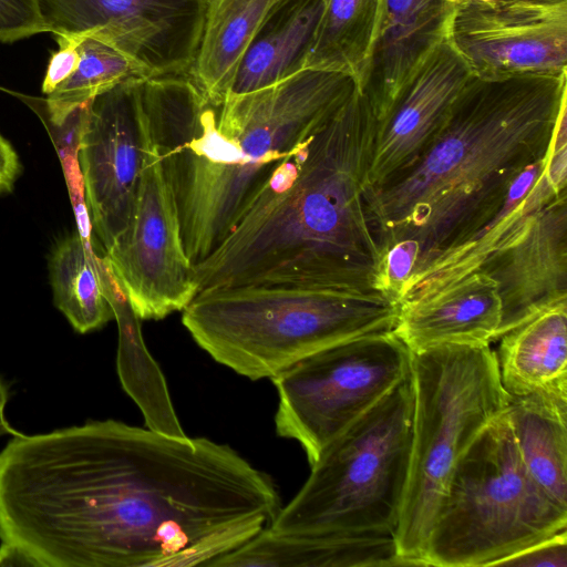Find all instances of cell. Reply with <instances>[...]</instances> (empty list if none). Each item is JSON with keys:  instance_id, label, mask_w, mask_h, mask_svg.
I'll return each mask as SVG.
<instances>
[{"instance_id": "obj_1", "label": "cell", "mask_w": 567, "mask_h": 567, "mask_svg": "<svg viewBox=\"0 0 567 567\" xmlns=\"http://www.w3.org/2000/svg\"><path fill=\"white\" fill-rule=\"evenodd\" d=\"M280 508L269 475L207 437L104 420L0 451V566H210Z\"/></svg>"}, {"instance_id": "obj_2", "label": "cell", "mask_w": 567, "mask_h": 567, "mask_svg": "<svg viewBox=\"0 0 567 567\" xmlns=\"http://www.w3.org/2000/svg\"><path fill=\"white\" fill-rule=\"evenodd\" d=\"M377 121L355 90L284 157L220 245L193 265L198 292L298 286L379 292L381 254L365 214Z\"/></svg>"}, {"instance_id": "obj_3", "label": "cell", "mask_w": 567, "mask_h": 567, "mask_svg": "<svg viewBox=\"0 0 567 567\" xmlns=\"http://www.w3.org/2000/svg\"><path fill=\"white\" fill-rule=\"evenodd\" d=\"M355 90V81L344 73L306 68L213 104L188 76L142 80L146 130L193 265L220 245L278 163Z\"/></svg>"}, {"instance_id": "obj_4", "label": "cell", "mask_w": 567, "mask_h": 567, "mask_svg": "<svg viewBox=\"0 0 567 567\" xmlns=\"http://www.w3.org/2000/svg\"><path fill=\"white\" fill-rule=\"evenodd\" d=\"M566 100L567 74L472 75L423 152L364 187L381 259L393 244L413 243L417 261L410 282L488 221L514 179L547 155Z\"/></svg>"}, {"instance_id": "obj_5", "label": "cell", "mask_w": 567, "mask_h": 567, "mask_svg": "<svg viewBox=\"0 0 567 567\" xmlns=\"http://www.w3.org/2000/svg\"><path fill=\"white\" fill-rule=\"evenodd\" d=\"M399 308L381 292L237 286L199 291L182 322L215 361L256 381L340 342L392 330Z\"/></svg>"}, {"instance_id": "obj_6", "label": "cell", "mask_w": 567, "mask_h": 567, "mask_svg": "<svg viewBox=\"0 0 567 567\" xmlns=\"http://www.w3.org/2000/svg\"><path fill=\"white\" fill-rule=\"evenodd\" d=\"M413 413L409 474L395 530L408 566L423 557L455 465L511 402L489 344H444L412 352Z\"/></svg>"}, {"instance_id": "obj_7", "label": "cell", "mask_w": 567, "mask_h": 567, "mask_svg": "<svg viewBox=\"0 0 567 567\" xmlns=\"http://www.w3.org/2000/svg\"><path fill=\"white\" fill-rule=\"evenodd\" d=\"M410 374L340 432L275 519L288 536L390 533L400 518L411 450Z\"/></svg>"}, {"instance_id": "obj_8", "label": "cell", "mask_w": 567, "mask_h": 567, "mask_svg": "<svg viewBox=\"0 0 567 567\" xmlns=\"http://www.w3.org/2000/svg\"><path fill=\"white\" fill-rule=\"evenodd\" d=\"M506 411L455 465L427 537L424 566H499L567 529V507L527 472Z\"/></svg>"}, {"instance_id": "obj_9", "label": "cell", "mask_w": 567, "mask_h": 567, "mask_svg": "<svg viewBox=\"0 0 567 567\" xmlns=\"http://www.w3.org/2000/svg\"><path fill=\"white\" fill-rule=\"evenodd\" d=\"M412 352L392 332L353 338L318 351L271 379L275 427L297 441L309 464L347 426L411 372Z\"/></svg>"}, {"instance_id": "obj_10", "label": "cell", "mask_w": 567, "mask_h": 567, "mask_svg": "<svg viewBox=\"0 0 567 567\" xmlns=\"http://www.w3.org/2000/svg\"><path fill=\"white\" fill-rule=\"evenodd\" d=\"M104 258L140 320L183 311L198 293L176 205L148 133L131 217Z\"/></svg>"}, {"instance_id": "obj_11", "label": "cell", "mask_w": 567, "mask_h": 567, "mask_svg": "<svg viewBox=\"0 0 567 567\" xmlns=\"http://www.w3.org/2000/svg\"><path fill=\"white\" fill-rule=\"evenodd\" d=\"M208 0H39L44 32L92 33L135 62L146 79L187 76Z\"/></svg>"}, {"instance_id": "obj_12", "label": "cell", "mask_w": 567, "mask_h": 567, "mask_svg": "<svg viewBox=\"0 0 567 567\" xmlns=\"http://www.w3.org/2000/svg\"><path fill=\"white\" fill-rule=\"evenodd\" d=\"M447 39L476 78L567 74V0H460Z\"/></svg>"}, {"instance_id": "obj_13", "label": "cell", "mask_w": 567, "mask_h": 567, "mask_svg": "<svg viewBox=\"0 0 567 567\" xmlns=\"http://www.w3.org/2000/svg\"><path fill=\"white\" fill-rule=\"evenodd\" d=\"M122 82L89 103L78 152L92 231L104 252L131 217L147 145L141 81Z\"/></svg>"}, {"instance_id": "obj_14", "label": "cell", "mask_w": 567, "mask_h": 567, "mask_svg": "<svg viewBox=\"0 0 567 567\" xmlns=\"http://www.w3.org/2000/svg\"><path fill=\"white\" fill-rule=\"evenodd\" d=\"M501 300L497 339L540 311L567 302V189L534 217L525 235L480 268Z\"/></svg>"}, {"instance_id": "obj_15", "label": "cell", "mask_w": 567, "mask_h": 567, "mask_svg": "<svg viewBox=\"0 0 567 567\" xmlns=\"http://www.w3.org/2000/svg\"><path fill=\"white\" fill-rule=\"evenodd\" d=\"M471 78L449 39L431 51L377 123L367 185L381 184L423 152Z\"/></svg>"}, {"instance_id": "obj_16", "label": "cell", "mask_w": 567, "mask_h": 567, "mask_svg": "<svg viewBox=\"0 0 567 567\" xmlns=\"http://www.w3.org/2000/svg\"><path fill=\"white\" fill-rule=\"evenodd\" d=\"M460 0H378L373 41L362 93L377 123L441 42Z\"/></svg>"}, {"instance_id": "obj_17", "label": "cell", "mask_w": 567, "mask_h": 567, "mask_svg": "<svg viewBox=\"0 0 567 567\" xmlns=\"http://www.w3.org/2000/svg\"><path fill=\"white\" fill-rule=\"evenodd\" d=\"M546 157L529 165L514 179L502 207L488 221L439 255L409 282L400 305L434 295L480 270L492 255L525 235L536 214L560 193L545 175Z\"/></svg>"}, {"instance_id": "obj_18", "label": "cell", "mask_w": 567, "mask_h": 567, "mask_svg": "<svg viewBox=\"0 0 567 567\" xmlns=\"http://www.w3.org/2000/svg\"><path fill=\"white\" fill-rule=\"evenodd\" d=\"M501 318L496 284L477 270L434 295L400 305L392 332L411 352L483 346L496 341Z\"/></svg>"}, {"instance_id": "obj_19", "label": "cell", "mask_w": 567, "mask_h": 567, "mask_svg": "<svg viewBox=\"0 0 567 567\" xmlns=\"http://www.w3.org/2000/svg\"><path fill=\"white\" fill-rule=\"evenodd\" d=\"M216 567H390L408 566L390 533L279 535L265 527L212 563Z\"/></svg>"}, {"instance_id": "obj_20", "label": "cell", "mask_w": 567, "mask_h": 567, "mask_svg": "<svg viewBox=\"0 0 567 567\" xmlns=\"http://www.w3.org/2000/svg\"><path fill=\"white\" fill-rule=\"evenodd\" d=\"M497 341L498 375L511 398L567 399V302L540 311Z\"/></svg>"}, {"instance_id": "obj_21", "label": "cell", "mask_w": 567, "mask_h": 567, "mask_svg": "<svg viewBox=\"0 0 567 567\" xmlns=\"http://www.w3.org/2000/svg\"><path fill=\"white\" fill-rule=\"evenodd\" d=\"M280 0H208L188 79L213 104L230 91L238 68L264 21Z\"/></svg>"}, {"instance_id": "obj_22", "label": "cell", "mask_w": 567, "mask_h": 567, "mask_svg": "<svg viewBox=\"0 0 567 567\" xmlns=\"http://www.w3.org/2000/svg\"><path fill=\"white\" fill-rule=\"evenodd\" d=\"M323 6L324 0H280L243 58L228 94L267 86L303 69Z\"/></svg>"}, {"instance_id": "obj_23", "label": "cell", "mask_w": 567, "mask_h": 567, "mask_svg": "<svg viewBox=\"0 0 567 567\" xmlns=\"http://www.w3.org/2000/svg\"><path fill=\"white\" fill-rule=\"evenodd\" d=\"M506 413L527 472L567 507V399L542 393L511 398Z\"/></svg>"}, {"instance_id": "obj_24", "label": "cell", "mask_w": 567, "mask_h": 567, "mask_svg": "<svg viewBox=\"0 0 567 567\" xmlns=\"http://www.w3.org/2000/svg\"><path fill=\"white\" fill-rule=\"evenodd\" d=\"M106 297L118 328L117 372L125 392L137 404L146 427L184 437L164 374L144 342L140 318L113 274L105 278Z\"/></svg>"}, {"instance_id": "obj_25", "label": "cell", "mask_w": 567, "mask_h": 567, "mask_svg": "<svg viewBox=\"0 0 567 567\" xmlns=\"http://www.w3.org/2000/svg\"><path fill=\"white\" fill-rule=\"evenodd\" d=\"M55 307L80 333L102 328L114 319L106 297L104 255L79 233L59 241L49 260Z\"/></svg>"}, {"instance_id": "obj_26", "label": "cell", "mask_w": 567, "mask_h": 567, "mask_svg": "<svg viewBox=\"0 0 567 567\" xmlns=\"http://www.w3.org/2000/svg\"><path fill=\"white\" fill-rule=\"evenodd\" d=\"M378 0H324L303 69L351 76L362 92L374 34Z\"/></svg>"}, {"instance_id": "obj_27", "label": "cell", "mask_w": 567, "mask_h": 567, "mask_svg": "<svg viewBox=\"0 0 567 567\" xmlns=\"http://www.w3.org/2000/svg\"><path fill=\"white\" fill-rule=\"evenodd\" d=\"M78 37L80 60L76 70L45 96L47 113L55 123L122 82L146 79L135 62L102 39L92 33Z\"/></svg>"}, {"instance_id": "obj_28", "label": "cell", "mask_w": 567, "mask_h": 567, "mask_svg": "<svg viewBox=\"0 0 567 567\" xmlns=\"http://www.w3.org/2000/svg\"><path fill=\"white\" fill-rule=\"evenodd\" d=\"M0 90L19 99L38 115L53 142L63 169L79 166L78 152L86 125L90 102L74 109L63 121L55 123L47 113L45 97L27 95L4 87Z\"/></svg>"}, {"instance_id": "obj_29", "label": "cell", "mask_w": 567, "mask_h": 567, "mask_svg": "<svg viewBox=\"0 0 567 567\" xmlns=\"http://www.w3.org/2000/svg\"><path fill=\"white\" fill-rule=\"evenodd\" d=\"M41 32L39 0H0V42L12 43Z\"/></svg>"}, {"instance_id": "obj_30", "label": "cell", "mask_w": 567, "mask_h": 567, "mask_svg": "<svg viewBox=\"0 0 567 567\" xmlns=\"http://www.w3.org/2000/svg\"><path fill=\"white\" fill-rule=\"evenodd\" d=\"M499 566L567 567V529L530 545Z\"/></svg>"}, {"instance_id": "obj_31", "label": "cell", "mask_w": 567, "mask_h": 567, "mask_svg": "<svg viewBox=\"0 0 567 567\" xmlns=\"http://www.w3.org/2000/svg\"><path fill=\"white\" fill-rule=\"evenodd\" d=\"M59 50L51 54L42 82V92L48 95L65 82L76 70L79 54L78 35H54Z\"/></svg>"}, {"instance_id": "obj_32", "label": "cell", "mask_w": 567, "mask_h": 567, "mask_svg": "<svg viewBox=\"0 0 567 567\" xmlns=\"http://www.w3.org/2000/svg\"><path fill=\"white\" fill-rule=\"evenodd\" d=\"M20 171L21 165L17 152L0 133V194L12 190Z\"/></svg>"}, {"instance_id": "obj_33", "label": "cell", "mask_w": 567, "mask_h": 567, "mask_svg": "<svg viewBox=\"0 0 567 567\" xmlns=\"http://www.w3.org/2000/svg\"><path fill=\"white\" fill-rule=\"evenodd\" d=\"M9 399L8 388L3 380L0 378V436L6 434H14L17 433L13 429H11L7 415L6 408Z\"/></svg>"}, {"instance_id": "obj_34", "label": "cell", "mask_w": 567, "mask_h": 567, "mask_svg": "<svg viewBox=\"0 0 567 567\" xmlns=\"http://www.w3.org/2000/svg\"><path fill=\"white\" fill-rule=\"evenodd\" d=\"M480 1H487V0H480Z\"/></svg>"}]
</instances>
